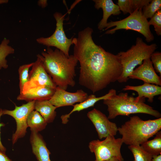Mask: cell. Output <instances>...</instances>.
<instances>
[{
    "label": "cell",
    "mask_w": 161,
    "mask_h": 161,
    "mask_svg": "<svg viewBox=\"0 0 161 161\" xmlns=\"http://www.w3.org/2000/svg\"><path fill=\"white\" fill-rule=\"evenodd\" d=\"M95 8L98 10L101 8L103 11L102 19L97 25L98 29L100 30L105 28L109 18L112 15L117 16L121 13L118 5L112 0H93Z\"/></svg>",
    "instance_id": "16"
},
{
    "label": "cell",
    "mask_w": 161,
    "mask_h": 161,
    "mask_svg": "<svg viewBox=\"0 0 161 161\" xmlns=\"http://www.w3.org/2000/svg\"><path fill=\"white\" fill-rule=\"evenodd\" d=\"M150 59L156 72L158 73L161 76V53L154 52L151 55Z\"/></svg>",
    "instance_id": "28"
},
{
    "label": "cell",
    "mask_w": 161,
    "mask_h": 161,
    "mask_svg": "<svg viewBox=\"0 0 161 161\" xmlns=\"http://www.w3.org/2000/svg\"><path fill=\"white\" fill-rule=\"evenodd\" d=\"M151 161H161V154L152 156Z\"/></svg>",
    "instance_id": "32"
},
{
    "label": "cell",
    "mask_w": 161,
    "mask_h": 161,
    "mask_svg": "<svg viewBox=\"0 0 161 161\" xmlns=\"http://www.w3.org/2000/svg\"><path fill=\"white\" fill-rule=\"evenodd\" d=\"M65 15L58 12L55 13L53 16L56 21V27L53 33L47 37H41L36 39L37 42L47 47H55L69 57V49L73 44V37L68 38L66 36L63 27V22Z\"/></svg>",
    "instance_id": "8"
},
{
    "label": "cell",
    "mask_w": 161,
    "mask_h": 161,
    "mask_svg": "<svg viewBox=\"0 0 161 161\" xmlns=\"http://www.w3.org/2000/svg\"><path fill=\"white\" fill-rule=\"evenodd\" d=\"M151 0H118L117 5L124 14L133 13L137 9L142 8Z\"/></svg>",
    "instance_id": "20"
},
{
    "label": "cell",
    "mask_w": 161,
    "mask_h": 161,
    "mask_svg": "<svg viewBox=\"0 0 161 161\" xmlns=\"http://www.w3.org/2000/svg\"><path fill=\"white\" fill-rule=\"evenodd\" d=\"M10 40L4 38L0 44V69H6L8 67L7 57L9 55L13 54L14 49L9 45Z\"/></svg>",
    "instance_id": "23"
},
{
    "label": "cell",
    "mask_w": 161,
    "mask_h": 161,
    "mask_svg": "<svg viewBox=\"0 0 161 161\" xmlns=\"http://www.w3.org/2000/svg\"><path fill=\"white\" fill-rule=\"evenodd\" d=\"M34 62L25 64L19 66L18 69L19 75V87L20 93H21L23 89L25 84L28 80L29 70L32 66Z\"/></svg>",
    "instance_id": "26"
},
{
    "label": "cell",
    "mask_w": 161,
    "mask_h": 161,
    "mask_svg": "<svg viewBox=\"0 0 161 161\" xmlns=\"http://www.w3.org/2000/svg\"><path fill=\"white\" fill-rule=\"evenodd\" d=\"M128 148L133 154L134 157L133 161H151L152 156L145 151L140 145H129Z\"/></svg>",
    "instance_id": "24"
},
{
    "label": "cell",
    "mask_w": 161,
    "mask_h": 161,
    "mask_svg": "<svg viewBox=\"0 0 161 161\" xmlns=\"http://www.w3.org/2000/svg\"><path fill=\"white\" fill-rule=\"evenodd\" d=\"M93 30L87 27L73 38V55L80 64L79 84L93 93L117 81L122 67L117 55L106 51L94 41Z\"/></svg>",
    "instance_id": "1"
},
{
    "label": "cell",
    "mask_w": 161,
    "mask_h": 161,
    "mask_svg": "<svg viewBox=\"0 0 161 161\" xmlns=\"http://www.w3.org/2000/svg\"><path fill=\"white\" fill-rule=\"evenodd\" d=\"M40 55L47 72L57 86L66 90L68 86H75V68L78 61L74 55L67 57L58 49L53 50L50 47Z\"/></svg>",
    "instance_id": "2"
},
{
    "label": "cell",
    "mask_w": 161,
    "mask_h": 161,
    "mask_svg": "<svg viewBox=\"0 0 161 161\" xmlns=\"http://www.w3.org/2000/svg\"><path fill=\"white\" fill-rule=\"evenodd\" d=\"M30 141L32 152L38 161H51L49 156L50 152L41 134L31 131Z\"/></svg>",
    "instance_id": "15"
},
{
    "label": "cell",
    "mask_w": 161,
    "mask_h": 161,
    "mask_svg": "<svg viewBox=\"0 0 161 161\" xmlns=\"http://www.w3.org/2000/svg\"><path fill=\"white\" fill-rule=\"evenodd\" d=\"M87 116L94 125L100 139L116 134L118 128L116 124L109 121L100 111L94 109L88 112Z\"/></svg>",
    "instance_id": "11"
},
{
    "label": "cell",
    "mask_w": 161,
    "mask_h": 161,
    "mask_svg": "<svg viewBox=\"0 0 161 161\" xmlns=\"http://www.w3.org/2000/svg\"><path fill=\"white\" fill-rule=\"evenodd\" d=\"M35 101H29L20 106L15 105L13 110H2L3 115H8L12 117L16 122V129L12 137L13 145L16 143L19 139L25 135L28 127L27 123V118L30 113L34 110Z\"/></svg>",
    "instance_id": "9"
},
{
    "label": "cell",
    "mask_w": 161,
    "mask_h": 161,
    "mask_svg": "<svg viewBox=\"0 0 161 161\" xmlns=\"http://www.w3.org/2000/svg\"><path fill=\"white\" fill-rule=\"evenodd\" d=\"M148 21L143 16L142 8L137 9L126 18L119 21L108 22L104 30L107 34H112L116 31L124 29L136 31L142 35L147 42L154 40V37L150 28Z\"/></svg>",
    "instance_id": "6"
},
{
    "label": "cell",
    "mask_w": 161,
    "mask_h": 161,
    "mask_svg": "<svg viewBox=\"0 0 161 161\" xmlns=\"http://www.w3.org/2000/svg\"><path fill=\"white\" fill-rule=\"evenodd\" d=\"M145 99L135 97L129 96L127 93L121 92L103 100L107 107L109 119H114L119 115L127 116L136 113L148 114L157 118L161 117L159 112L145 103Z\"/></svg>",
    "instance_id": "3"
},
{
    "label": "cell",
    "mask_w": 161,
    "mask_h": 161,
    "mask_svg": "<svg viewBox=\"0 0 161 161\" xmlns=\"http://www.w3.org/2000/svg\"><path fill=\"white\" fill-rule=\"evenodd\" d=\"M153 43L148 45L139 37L137 38L135 45L126 51H120L117 54L122 67V72L117 81L126 82L136 67L141 65L145 59L150 58L151 54L157 48Z\"/></svg>",
    "instance_id": "5"
},
{
    "label": "cell",
    "mask_w": 161,
    "mask_h": 161,
    "mask_svg": "<svg viewBox=\"0 0 161 161\" xmlns=\"http://www.w3.org/2000/svg\"><path fill=\"white\" fill-rule=\"evenodd\" d=\"M8 2V0H0V5L7 3Z\"/></svg>",
    "instance_id": "33"
},
{
    "label": "cell",
    "mask_w": 161,
    "mask_h": 161,
    "mask_svg": "<svg viewBox=\"0 0 161 161\" xmlns=\"http://www.w3.org/2000/svg\"><path fill=\"white\" fill-rule=\"evenodd\" d=\"M150 26L153 25L157 34L161 35V10L157 11L148 21Z\"/></svg>",
    "instance_id": "27"
},
{
    "label": "cell",
    "mask_w": 161,
    "mask_h": 161,
    "mask_svg": "<svg viewBox=\"0 0 161 161\" xmlns=\"http://www.w3.org/2000/svg\"><path fill=\"white\" fill-rule=\"evenodd\" d=\"M88 96L81 89L78 90L74 92H71L57 86L54 94L48 101L57 108L73 106L76 103H80L85 101Z\"/></svg>",
    "instance_id": "12"
},
{
    "label": "cell",
    "mask_w": 161,
    "mask_h": 161,
    "mask_svg": "<svg viewBox=\"0 0 161 161\" xmlns=\"http://www.w3.org/2000/svg\"><path fill=\"white\" fill-rule=\"evenodd\" d=\"M152 140H147L141 145L142 147L152 156L161 154V131H158Z\"/></svg>",
    "instance_id": "22"
},
{
    "label": "cell",
    "mask_w": 161,
    "mask_h": 161,
    "mask_svg": "<svg viewBox=\"0 0 161 161\" xmlns=\"http://www.w3.org/2000/svg\"><path fill=\"white\" fill-rule=\"evenodd\" d=\"M38 4L42 8H44L47 6V1L45 0H39L38 2Z\"/></svg>",
    "instance_id": "31"
},
{
    "label": "cell",
    "mask_w": 161,
    "mask_h": 161,
    "mask_svg": "<svg viewBox=\"0 0 161 161\" xmlns=\"http://www.w3.org/2000/svg\"><path fill=\"white\" fill-rule=\"evenodd\" d=\"M3 115L2 109H0V118L1 116ZM5 126V124L3 123H1L0 121V149L3 152L5 153L6 151V148L3 145L1 138V128L2 127L4 126Z\"/></svg>",
    "instance_id": "29"
},
{
    "label": "cell",
    "mask_w": 161,
    "mask_h": 161,
    "mask_svg": "<svg viewBox=\"0 0 161 161\" xmlns=\"http://www.w3.org/2000/svg\"><path fill=\"white\" fill-rule=\"evenodd\" d=\"M0 161H13L4 153L0 149Z\"/></svg>",
    "instance_id": "30"
},
{
    "label": "cell",
    "mask_w": 161,
    "mask_h": 161,
    "mask_svg": "<svg viewBox=\"0 0 161 161\" xmlns=\"http://www.w3.org/2000/svg\"><path fill=\"white\" fill-rule=\"evenodd\" d=\"M108 161H119V160L116 157H114L111 158Z\"/></svg>",
    "instance_id": "34"
},
{
    "label": "cell",
    "mask_w": 161,
    "mask_h": 161,
    "mask_svg": "<svg viewBox=\"0 0 161 161\" xmlns=\"http://www.w3.org/2000/svg\"><path fill=\"white\" fill-rule=\"evenodd\" d=\"M116 94V90L114 89H110L108 93L102 96L97 97L95 95L91 94L88 96L87 99L85 101L78 104L74 105L73 109L68 114L62 115L61 117L62 123L66 124L69 121L70 115L75 112H79L89 107L93 106L98 101L108 99L112 96Z\"/></svg>",
    "instance_id": "17"
},
{
    "label": "cell",
    "mask_w": 161,
    "mask_h": 161,
    "mask_svg": "<svg viewBox=\"0 0 161 161\" xmlns=\"http://www.w3.org/2000/svg\"><path fill=\"white\" fill-rule=\"evenodd\" d=\"M161 10V0H151V1L142 9V13L146 19L151 18L156 13Z\"/></svg>",
    "instance_id": "25"
},
{
    "label": "cell",
    "mask_w": 161,
    "mask_h": 161,
    "mask_svg": "<svg viewBox=\"0 0 161 161\" xmlns=\"http://www.w3.org/2000/svg\"><path fill=\"white\" fill-rule=\"evenodd\" d=\"M129 79H138L144 83L161 86V76L156 73L150 58L144 60L141 65L134 69Z\"/></svg>",
    "instance_id": "13"
},
{
    "label": "cell",
    "mask_w": 161,
    "mask_h": 161,
    "mask_svg": "<svg viewBox=\"0 0 161 161\" xmlns=\"http://www.w3.org/2000/svg\"><path fill=\"white\" fill-rule=\"evenodd\" d=\"M40 86H48L54 88L57 87L47 72L40 54H38L37 60L34 62L29 73L28 81L24 85L22 92L31 88Z\"/></svg>",
    "instance_id": "10"
},
{
    "label": "cell",
    "mask_w": 161,
    "mask_h": 161,
    "mask_svg": "<svg viewBox=\"0 0 161 161\" xmlns=\"http://www.w3.org/2000/svg\"><path fill=\"white\" fill-rule=\"evenodd\" d=\"M56 88L46 86L34 87L20 93L17 99L28 102L33 100H49L54 94Z\"/></svg>",
    "instance_id": "14"
},
{
    "label": "cell",
    "mask_w": 161,
    "mask_h": 161,
    "mask_svg": "<svg viewBox=\"0 0 161 161\" xmlns=\"http://www.w3.org/2000/svg\"><path fill=\"white\" fill-rule=\"evenodd\" d=\"M27 123L31 131L38 132L44 129L47 124L40 114L35 110L28 115Z\"/></svg>",
    "instance_id": "21"
},
{
    "label": "cell",
    "mask_w": 161,
    "mask_h": 161,
    "mask_svg": "<svg viewBox=\"0 0 161 161\" xmlns=\"http://www.w3.org/2000/svg\"><path fill=\"white\" fill-rule=\"evenodd\" d=\"M123 89L124 91H135L138 94V97L147 98L148 99V101L150 103L153 102L154 96L161 94L160 86L145 83L138 86L126 85Z\"/></svg>",
    "instance_id": "18"
},
{
    "label": "cell",
    "mask_w": 161,
    "mask_h": 161,
    "mask_svg": "<svg viewBox=\"0 0 161 161\" xmlns=\"http://www.w3.org/2000/svg\"><path fill=\"white\" fill-rule=\"evenodd\" d=\"M161 129V118L144 120L137 116L130 117L118 131L122 135L123 143L140 145L155 135Z\"/></svg>",
    "instance_id": "4"
},
{
    "label": "cell",
    "mask_w": 161,
    "mask_h": 161,
    "mask_svg": "<svg viewBox=\"0 0 161 161\" xmlns=\"http://www.w3.org/2000/svg\"><path fill=\"white\" fill-rule=\"evenodd\" d=\"M57 108L48 100H36L34 104V110L40 114L47 123L53 121L56 115L55 110Z\"/></svg>",
    "instance_id": "19"
},
{
    "label": "cell",
    "mask_w": 161,
    "mask_h": 161,
    "mask_svg": "<svg viewBox=\"0 0 161 161\" xmlns=\"http://www.w3.org/2000/svg\"><path fill=\"white\" fill-rule=\"evenodd\" d=\"M123 143L121 138H116L114 136H109L103 140L91 141L89 148L90 151L95 154V161H108L114 157L119 161H123L120 151Z\"/></svg>",
    "instance_id": "7"
}]
</instances>
